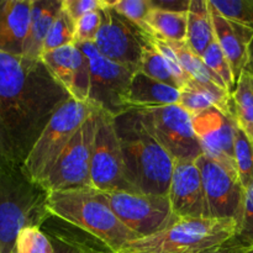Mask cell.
I'll return each mask as SVG.
<instances>
[{
  "mask_svg": "<svg viewBox=\"0 0 253 253\" xmlns=\"http://www.w3.org/2000/svg\"><path fill=\"white\" fill-rule=\"evenodd\" d=\"M71 95L42 59L0 51V125L11 162L22 166L53 114Z\"/></svg>",
  "mask_w": 253,
  "mask_h": 253,
  "instance_id": "cell-1",
  "label": "cell"
},
{
  "mask_svg": "<svg viewBox=\"0 0 253 253\" xmlns=\"http://www.w3.org/2000/svg\"><path fill=\"white\" fill-rule=\"evenodd\" d=\"M127 182L136 193L168 197L174 160L152 137L135 111L115 118Z\"/></svg>",
  "mask_w": 253,
  "mask_h": 253,
  "instance_id": "cell-2",
  "label": "cell"
},
{
  "mask_svg": "<svg viewBox=\"0 0 253 253\" xmlns=\"http://www.w3.org/2000/svg\"><path fill=\"white\" fill-rule=\"evenodd\" d=\"M47 209L52 216L95 237L115 253L137 239L118 219L103 193L93 188L49 192Z\"/></svg>",
  "mask_w": 253,
  "mask_h": 253,
  "instance_id": "cell-3",
  "label": "cell"
},
{
  "mask_svg": "<svg viewBox=\"0 0 253 253\" xmlns=\"http://www.w3.org/2000/svg\"><path fill=\"white\" fill-rule=\"evenodd\" d=\"M48 192L30 179L16 163L0 165V253H12L19 232L41 227L51 214Z\"/></svg>",
  "mask_w": 253,
  "mask_h": 253,
  "instance_id": "cell-4",
  "label": "cell"
},
{
  "mask_svg": "<svg viewBox=\"0 0 253 253\" xmlns=\"http://www.w3.org/2000/svg\"><path fill=\"white\" fill-rule=\"evenodd\" d=\"M239 227L235 220L175 217L162 231L133 240L119 253H203L236 237Z\"/></svg>",
  "mask_w": 253,
  "mask_h": 253,
  "instance_id": "cell-5",
  "label": "cell"
},
{
  "mask_svg": "<svg viewBox=\"0 0 253 253\" xmlns=\"http://www.w3.org/2000/svg\"><path fill=\"white\" fill-rule=\"evenodd\" d=\"M95 109L90 103H79L72 98L62 104L22 163L21 168L25 174L35 183L41 184L62 152L68 147L69 142Z\"/></svg>",
  "mask_w": 253,
  "mask_h": 253,
  "instance_id": "cell-6",
  "label": "cell"
},
{
  "mask_svg": "<svg viewBox=\"0 0 253 253\" xmlns=\"http://www.w3.org/2000/svg\"><path fill=\"white\" fill-rule=\"evenodd\" d=\"M135 113L174 162L197 161L204 155L193 127V118L179 104Z\"/></svg>",
  "mask_w": 253,
  "mask_h": 253,
  "instance_id": "cell-7",
  "label": "cell"
},
{
  "mask_svg": "<svg viewBox=\"0 0 253 253\" xmlns=\"http://www.w3.org/2000/svg\"><path fill=\"white\" fill-rule=\"evenodd\" d=\"M98 114L99 109L91 113L42 180L40 185L48 193L91 188L90 162Z\"/></svg>",
  "mask_w": 253,
  "mask_h": 253,
  "instance_id": "cell-8",
  "label": "cell"
},
{
  "mask_svg": "<svg viewBox=\"0 0 253 253\" xmlns=\"http://www.w3.org/2000/svg\"><path fill=\"white\" fill-rule=\"evenodd\" d=\"M90 183L99 192L136 193L127 182L115 116L99 110L90 162Z\"/></svg>",
  "mask_w": 253,
  "mask_h": 253,
  "instance_id": "cell-9",
  "label": "cell"
},
{
  "mask_svg": "<svg viewBox=\"0 0 253 253\" xmlns=\"http://www.w3.org/2000/svg\"><path fill=\"white\" fill-rule=\"evenodd\" d=\"M77 46L85 53L90 63L88 103L115 118L125 114L124 96L138 68L110 61L99 53L93 43H79Z\"/></svg>",
  "mask_w": 253,
  "mask_h": 253,
  "instance_id": "cell-10",
  "label": "cell"
},
{
  "mask_svg": "<svg viewBox=\"0 0 253 253\" xmlns=\"http://www.w3.org/2000/svg\"><path fill=\"white\" fill-rule=\"evenodd\" d=\"M118 219L137 239L151 236L175 219L168 197L128 192H101Z\"/></svg>",
  "mask_w": 253,
  "mask_h": 253,
  "instance_id": "cell-11",
  "label": "cell"
},
{
  "mask_svg": "<svg viewBox=\"0 0 253 253\" xmlns=\"http://www.w3.org/2000/svg\"><path fill=\"white\" fill-rule=\"evenodd\" d=\"M197 165L202 173L209 216L235 220L240 226L246 190L241 185L239 175L205 155L198 158Z\"/></svg>",
  "mask_w": 253,
  "mask_h": 253,
  "instance_id": "cell-12",
  "label": "cell"
},
{
  "mask_svg": "<svg viewBox=\"0 0 253 253\" xmlns=\"http://www.w3.org/2000/svg\"><path fill=\"white\" fill-rule=\"evenodd\" d=\"M93 44L110 61L138 68L145 44L143 30L118 14L104 0L103 24Z\"/></svg>",
  "mask_w": 253,
  "mask_h": 253,
  "instance_id": "cell-13",
  "label": "cell"
},
{
  "mask_svg": "<svg viewBox=\"0 0 253 253\" xmlns=\"http://www.w3.org/2000/svg\"><path fill=\"white\" fill-rule=\"evenodd\" d=\"M236 126L234 116L217 109H210L193 118V127L204 155L237 174L235 163Z\"/></svg>",
  "mask_w": 253,
  "mask_h": 253,
  "instance_id": "cell-14",
  "label": "cell"
},
{
  "mask_svg": "<svg viewBox=\"0 0 253 253\" xmlns=\"http://www.w3.org/2000/svg\"><path fill=\"white\" fill-rule=\"evenodd\" d=\"M168 199L177 217L209 219L202 173L197 161H175Z\"/></svg>",
  "mask_w": 253,
  "mask_h": 253,
  "instance_id": "cell-15",
  "label": "cell"
},
{
  "mask_svg": "<svg viewBox=\"0 0 253 253\" xmlns=\"http://www.w3.org/2000/svg\"><path fill=\"white\" fill-rule=\"evenodd\" d=\"M41 59L72 99L79 103H88L90 63L85 53L76 43L44 52Z\"/></svg>",
  "mask_w": 253,
  "mask_h": 253,
  "instance_id": "cell-16",
  "label": "cell"
},
{
  "mask_svg": "<svg viewBox=\"0 0 253 253\" xmlns=\"http://www.w3.org/2000/svg\"><path fill=\"white\" fill-rule=\"evenodd\" d=\"M210 6H211L215 39L226 56L237 82L242 72L249 68L251 62L253 27L227 19L222 16L216 9H214L211 4Z\"/></svg>",
  "mask_w": 253,
  "mask_h": 253,
  "instance_id": "cell-17",
  "label": "cell"
},
{
  "mask_svg": "<svg viewBox=\"0 0 253 253\" xmlns=\"http://www.w3.org/2000/svg\"><path fill=\"white\" fill-rule=\"evenodd\" d=\"M180 90L136 71L124 96L125 113L179 104Z\"/></svg>",
  "mask_w": 253,
  "mask_h": 253,
  "instance_id": "cell-18",
  "label": "cell"
},
{
  "mask_svg": "<svg viewBox=\"0 0 253 253\" xmlns=\"http://www.w3.org/2000/svg\"><path fill=\"white\" fill-rule=\"evenodd\" d=\"M32 0H1L0 4V51L22 56L29 34Z\"/></svg>",
  "mask_w": 253,
  "mask_h": 253,
  "instance_id": "cell-19",
  "label": "cell"
},
{
  "mask_svg": "<svg viewBox=\"0 0 253 253\" xmlns=\"http://www.w3.org/2000/svg\"><path fill=\"white\" fill-rule=\"evenodd\" d=\"M62 0H32L29 34L24 46L25 58L39 61L43 54L46 37L58 16Z\"/></svg>",
  "mask_w": 253,
  "mask_h": 253,
  "instance_id": "cell-20",
  "label": "cell"
},
{
  "mask_svg": "<svg viewBox=\"0 0 253 253\" xmlns=\"http://www.w3.org/2000/svg\"><path fill=\"white\" fill-rule=\"evenodd\" d=\"M42 231L48 237L54 253H115L106 245L79 229L78 232L61 229L53 224L52 216L41 226Z\"/></svg>",
  "mask_w": 253,
  "mask_h": 253,
  "instance_id": "cell-21",
  "label": "cell"
},
{
  "mask_svg": "<svg viewBox=\"0 0 253 253\" xmlns=\"http://www.w3.org/2000/svg\"><path fill=\"white\" fill-rule=\"evenodd\" d=\"M215 40L211 6L209 0H190L188 9V30L185 43L202 57Z\"/></svg>",
  "mask_w": 253,
  "mask_h": 253,
  "instance_id": "cell-22",
  "label": "cell"
},
{
  "mask_svg": "<svg viewBox=\"0 0 253 253\" xmlns=\"http://www.w3.org/2000/svg\"><path fill=\"white\" fill-rule=\"evenodd\" d=\"M232 113L237 126L253 142V71L246 68L231 94Z\"/></svg>",
  "mask_w": 253,
  "mask_h": 253,
  "instance_id": "cell-23",
  "label": "cell"
},
{
  "mask_svg": "<svg viewBox=\"0 0 253 253\" xmlns=\"http://www.w3.org/2000/svg\"><path fill=\"white\" fill-rule=\"evenodd\" d=\"M147 27L152 34L170 42H185L188 11H169L152 5L147 17Z\"/></svg>",
  "mask_w": 253,
  "mask_h": 253,
  "instance_id": "cell-24",
  "label": "cell"
},
{
  "mask_svg": "<svg viewBox=\"0 0 253 253\" xmlns=\"http://www.w3.org/2000/svg\"><path fill=\"white\" fill-rule=\"evenodd\" d=\"M143 39H145V44H143L138 71H141L151 78L156 79V81L161 82V83H165L180 90L179 82L177 81L173 72L170 71L167 61L162 56V53L148 41L145 31H143Z\"/></svg>",
  "mask_w": 253,
  "mask_h": 253,
  "instance_id": "cell-25",
  "label": "cell"
},
{
  "mask_svg": "<svg viewBox=\"0 0 253 253\" xmlns=\"http://www.w3.org/2000/svg\"><path fill=\"white\" fill-rule=\"evenodd\" d=\"M235 163L240 182L246 190L253 182V142L239 126L235 131Z\"/></svg>",
  "mask_w": 253,
  "mask_h": 253,
  "instance_id": "cell-26",
  "label": "cell"
},
{
  "mask_svg": "<svg viewBox=\"0 0 253 253\" xmlns=\"http://www.w3.org/2000/svg\"><path fill=\"white\" fill-rule=\"evenodd\" d=\"M74 43H76V22L61 7V11L46 37L43 53Z\"/></svg>",
  "mask_w": 253,
  "mask_h": 253,
  "instance_id": "cell-27",
  "label": "cell"
},
{
  "mask_svg": "<svg viewBox=\"0 0 253 253\" xmlns=\"http://www.w3.org/2000/svg\"><path fill=\"white\" fill-rule=\"evenodd\" d=\"M106 5L115 10L118 14L127 19L143 31L148 32L147 17L152 10L151 0H105Z\"/></svg>",
  "mask_w": 253,
  "mask_h": 253,
  "instance_id": "cell-28",
  "label": "cell"
},
{
  "mask_svg": "<svg viewBox=\"0 0 253 253\" xmlns=\"http://www.w3.org/2000/svg\"><path fill=\"white\" fill-rule=\"evenodd\" d=\"M202 58L204 59L205 64L224 82L230 94H232V91L235 90V86H236V79H235L234 73H232L231 66H230L224 52H222L220 44L217 43L216 39L208 47Z\"/></svg>",
  "mask_w": 253,
  "mask_h": 253,
  "instance_id": "cell-29",
  "label": "cell"
},
{
  "mask_svg": "<svg viewBox=\"0 0 253 253\" xmlns=\"http://www.w3.org/2000/svg\"><path fill=\"white\" fill-rule=\"evenodd\" d=\"M222 16L253 27V0H210Z\"/></svg>",
  "mask_w": 253,
  "mask_h": 253,
  "instance_id": "cell-30",
  "label": "cell"
},
{
  "mask_svg": "<svg viewBox=\"0 0 253 253\" xmlns=\"http://www.w3.org/2000/svg\"><path fill=\"white\" fill-rule=\"evenodd\" d=\"M51 242L41 227H25L19 232L15 244L16 253H48Z\"/></svg>",
  "mask_w": 253,
  "mask_h": 253,
  "instance_id": "cell-31",
  "label": "cell"
},
{
  "mask_svg": "<svg viewBox=\"0 0 253 253\" xmlns=\"http://www.w3.org/2000/svg\"><path fill=\"white\" fill-rule=\"evenodd\" d=\"M101 24H103V9L91 11L81 17L76 22V43H93Z\"/></svg>",
  "mask_w": 253,
  "mask_h": 253,
  "instance_id": "cell-32",
  "label": "cell"
},
{
  "mask_svg": "<svg viewBox=\"0 0 253 253\" xmlns=\"http://www.w3.org/2000/svg\"><path fill=\"white\" fill-rule=\"evenodd\" d=\"M236 237L247 246L253 245V182L245 192L244 211Z\"/></svg>",
  "mask_w": 253,
  "mask_h": 253,
  "instance_id": "cell-33",
  "label": "cell"
},
{
  "mask_svg": "<svg viewBox=\"0 0 253 253\" xmlns=\"http://www.w3.org/2000/svg\"><path fill=\"white\" fill-rule=\"evenodd\" d=\"M103 0H62V9L74 22L89 12L103 9Z\"/></svg>",
  "mask_w": 253,
  "mask_h": 253,
  "instance_id": "cell-34",
  "label": "cell"
},
{
  "mask_svg": "<svg viewBox=\"0 0 253 253\" xmlns=\"http://www.w3.org/2000/svg\"><path fill=\"white\" fill-rule=\"evenodd\" d=\"M249 247L250 246L240 241L237 237H234L230 241L222 244L221 246H217L215 249H211L203 253H246Z\"/></svg>",
  "mask_w": 253,
  "mask_h": 253,
  "instance_id": "cell-35",
  "label": "cell"
},
{
  "mask_svg": "<svg viewBox=\"0 0 253 253\" xmlns=\"http://www.w3.org/2000/svg\"><path fill=\"white\" fill-rule=\"evenodd\" d=\"M153 6L169 11H188L190 0H151Z\"/></svg>",
  "mask_w": 253,
  "mask_h": 253,
  "instance_id": "cell-36",
  "label": "cell"
},
{
  "mask_svg": "<svg viewBox=\"0 0 253 253\" xmlns=\"http://www.w3.org/2000/svg\"><path fill=\"white\" fill-rule=\"evenodd\" d=\"M11 161L9 160V156H7L6 147H5V141H4V135H2L1 125H0V165H4V163H9ZM14 163V162H11Z\"/></svg>",
  "mask_w": 253,
  "mask_h": 253,
  "instance_id": "cell-37",
  "label": "cell"
},
{
  "mask_svg": "<svg viewBox=\"0 0 253 253\" xmlns=\"http://www.w3.org/2000/svg\"><path fill=\"white\" fill-rule=\"evenodd\" d=\"M246 253H253V245H252V246H250L249 249H247Z\"/></svg>",
  "mask_w": 253,
  "mask_h": 253,
  "instance_id": "cell-38",
  "label": "cell"
},
{
  "mask_svg": "<svg viewBox=\"0 0 253 253\" xmlns=\"http://www.w3.org/2000/svg\"><path fill=\"white\" fill-rule=\"evenodd\" d=\"M51 246H52V245H51ZM48 253H54L53 252V249H52V247H51V250H49V251H48Z\"/></svg>",
  "mask_w": 253,
  "mask_h": 253,
  "instance_id": "cell-39",
  "label": "cell"
},
{
  "mask_svg": "<svg viewBox=\"0 0 253 253\" xmlns=\"http://www.w3.org/2000/svg\"><path fill=\"white\" fill-rule=\"evenodd\" d=\"M0 4H1V0H0Z\"/></svg>",
  "mask_w": 253,
  "mask_h": 253,
  "instance_id": "cell-40",
  "label": "cell"
},
{
  "mask_svg": "<svg viewBox=\"0 0 253 253\" xmlns=\"http://www.w3.org/2000/svg\"><path fill=\"white\" fill-rule=\"evenodd\" d=\"M12 253H16V252H15V251H14V252H12Z\"/></svg>",
  "mask_w": 253,
  "mask_h": 253,
  "instance_id": "cell-41",
  "label": "cell"
}]
</instances>
